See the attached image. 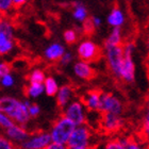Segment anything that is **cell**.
<instances>
[{
  "mask_svg": "<svg viewBox=\"0 0 149 149\" xmlns=\"http://www.w3.org/2000/svg\"><path fill=\"white\" fill-rule=\"evenodd\" d=\"M147 48H148V51H149V40H147Z\"/></svg>",
  "mask_w": 149,
  "mask_h": 149,
  "instance_id": "cell-42",
  "label": "cell"
},
{
  "mask_svg": "<svg viewBox=\"0 0 149 149\" xmlns=\"http://www.w3.org/2000/svg\"><path fill=\"white\" fill-rule=\"evenodd\" d=\"M99 125L101 130L104 131L106 133H115L123 128L124 120L118 115L110 114V113H101Z\"/></svg>",
  "mask_w": 149,
  "mask_h": 149,
  "instance_id": "cell-9",
  "label": "cell"
},
{
  "mask_svg": "<svg viewBox=\"0 0 149 149\" xmlns=\"http://www.w3.org/2000/svg\"><path fill=\"white\" fill-rule=\"evenodd\" d=\"M103 149H126V147L123 145L119 139H114V140L108 141Z\"/></svg>",
  "mask_w": 149,
  "mask_h": 149,
  "instance_id": "cell-28",
  "label": "cell"
},
{
  "mask_svg": "<svg viewBox=\"0 0 149 149\" xmlns=\"http://www.w3.org/2000/svg\"><path fill=\"white\" fill-rule=\"evenodd\" d=\"M76 125L68 118L63 116L62 114L53 121L50 128L49 134L51 136L52 143L62 144V145H67L69 141V137L76 129Z\"/></svg>",
  "mask_w": 149,
  "mask_h": 149,
  "instance_id": "cell-2",
  "label": "cell"
},
{
  "mask_svg": "<svg viewBox=\"0 0 149 149\" xmlns=\"http://www.w3.org/2000/svg\"><path fill=\"white\" fill-rule=\"evenodd\" d=\"M62 115L72 120L76 126L86 125V109L81 100H74L63 110Z\"/></svg>",
  "mask_w": 149,
  "mask_h": 149,
  "instance_id": "cell-6",
  "label": "cell"
},
{
  "mask_svg": "<svg viewBox=\"0 0 149 149\" xmlns=\"http://www.w3.org/2000/svg\"><path fill=\"white\" fill-rule=\"evenodd\" d=\"M92 130L87 125L77 126L67 143L68 149H84L91 147Z\"/></svg>",
  "mask_w": 149,
  "mask_h": 149,
  "instance_id": "cell-3",
  "label": "cell"
},
{
  "mask_svg": "<svg viewBox=\"0 0 149 149\" xmlns=\"http://www.w3.org/2000/svg\"><path fill=\"white\" fill-rule=\"evenodd\" d=\"M45 80H46V74H45L44 70H42V69H34L28 76L29 83L44 84V81Z\"/></svg>",
  "mask_w": 149,
  "mask_h": 149,
  "instance_id": "cell-22",
  "label": "cell"
},
{
  "mask_svg": "<svg viewBox=\"0 0 149 149\" xmlns=\"http://www.w3.org/2000/svg\"><path fill=\"white\" fill-rule=\"evenodd\" d=\"M74 72L78 78L82 80L90 81L96 77V70L91 66L90 63L78 61L74 65Z\"/></svg>",
  "mask_w": 149,
  "mask_h": 149,
  "instance_id": "cell-14",
  "label": "cell"
},
{
  "mask_svg": "<svg viewBox=\"0 0 149 149\" xmlns=\"http://www.w3.org/2000/svg\"><path fill=\"white\" fill-rule=\"evenodd\" d=\"M52 143L49 132L45 131H35L30 133L29 137L19 146L22 149H46Z\"/></svg>",
  "mask_w": 149,
  "mask_h": 149,
  "instance_id": "cell-7",
  "label": "cell"
},
{
  "mask_svg": "<svg viewBox=\"0 0 149 149\" xmlns=\"http://www.w3.org/2000/svg\"><path fill=\"white\" fill-rule=\"evenodd\" d=\"M12 72V66L8 62H0V74L1 77L4 74H9Z\"/></svg>",
  "mask_w": 149,
  "mask_h": 149,
  "instance_id": "cell-34",
  "label": "cell"
},
{
  "mask_svg": "<svg viewBox=\"0 0 149 149\" xmlns=\"http://www.w3.org/2000/svg\"><path fill=\"white\" fill-rule=\"evenodd\" d=\"M120 79L126 83H132L135 79V65H134L132 54L124 53V61L121 65Z\"/></svg>",
  "mask_w": 149,
  "mask_h": 149,
  "instance_id": "cell-11",
  "label": "cell"
},
{
  "mask_svg": "<svg viewBox=\"0 0 149 149\" xmlns=\"http://www.w3.org/2000/svg\"><path fill=\"white\" fill-rule=\"evenodd\" d=\"M123 34H121V28H113L111 33L108 36L104 43H103V48L113 46H121L123 44Z\"/></svg>",
  "mask_w": 149,
  "mask_h": 149,
  "instance_id": "cell-17",
  "label": "cell"
},
{
  "mask_svg": "<svg viewBox=\"0 0 149 149\" xmlns=\"http://www.w3.org/2000/svg\"><path fill=\"white\" fill-rule=\"evenodd\" d=\"M45 92L44 84H37V83H29L25 87V94L26 96L30 98H37Z\"/></svg>",
  "mask_w": 149,
  "mask_h": 149,
  "instance_id": "cell-21",
  "label": "cell"
},
{
  "mask_svg": "<svg viewBox=\"0 0 149 149\" xmlns=\"http://www.w3.org/2000/svg\"><path fill=\"white\" fill-rule=\"evenodd\" d=\"M63 37H64L65 43L68 44V45H74V44L78 40V38H79L77 31L74 30V29H68V30H66V31L64 32V34H63Z\"/></svg>",
  "mask_w": 149,
  "mask_h": 149,
  "instance_id": "cell-26",
  "label": "cell"
},
{
  "mask_svg": "<svg viewBox=\"0 0 149 149\" xmlns=\"http://www.w3.org/2000/svg\"><path fill=\"white\" fill-rule=\"evenodd\" d=\"M124 111V106L117 97L111 93L101 94V104H100V113H110L120 116Z\"/></svg>",
  "mask_w": 149,
  "mask_h": 149,
  "instance_id": "cell-8",
  "label": "cell"
},
{
  "mask_svg": "<svg viewBox=\"0 0 149 149\" xmlns=\"http://www.w3.org/2000/svg\"><path fill=\"white\" fill-rule=\"evenodd\" d=\"M106 51V59L110 70L115 77L120 79V70L124 61V48L121 46H113L103 48Z\"/></svg>",
  "mask_w": 149,
  "mask_h": 149,
  "instance_id": "cell-5",
  "label": "cell"
},
{
  "mask_svg": "<svg viewBox=\"0 0 149 149\" xmlns=\"http://www.w3.org/2000/svg\"><path fill=\"white\" fill-rule=\"evenodd\" d=\"M101 94L102 92L99 90H92L84 94L81 98V102L83 103L86 111L88 112H100L101 104Z\"/></svg>",
  "mask_w": 149,
  "mask_h": 149,
  "instance_id": "cell-10",
  "label": "cell"
},
{
  "mask_svg": "<svg viewBox=\"0 0 149 149\" xmlns=\"http://www.w3.org/2000/svg\"><path fill=\"white\" fill-rule=\"evenodd\" d=\"M15 83V80H14V77H13L12 74H4L1 77V85L4 87H11L14 85Z\"/></svg>",
  "mask_w": 149,
  "mask_h": 149,
  "instance_id": "cell-32",
  "label": "cell"
},
{
  "mask_svg": "<svg viewBox=\"0 0 149 149\" xmlns=\"http://www.w3.org/2000/svg\"><path fill=\"white\" fill-rule=\"evenodd\" d=\"M119 140L123 143V145L126 147V149H147L132 137H125V139H119Z\"/></svg>",
  "mask_w": 149,
  "mask_h": 149,
  "instance_id": "cell-24",
  "label": "cell"
},
{
  "mask_svg": "<svg viewBox=\"0 0 149 149\" xmlns=\"http://www.w3.org/2000/svg\"><path fill=\"white\" fill-rule=\"evenodd\" d=\"M14 125H15V123H14L8 115L0 111V127L3 128L4 130H8L9 128L13 127Z\"/></svg>",
  "mask_w": 149,
  "mask_h": 149,
  "instance_id": "cell-27",
  "label": "cell"
},
{
  "mask_svg": "<svg viewBox=\"0 0 149 149\" xmlns=\"http://www.w3.org/2000/svg\"><path fill=\"white\" fill-rule=\"evenodd\" d=\"M91 18H92V22H93L95 28H98V27L101 26V19H100L99 17H97V16H92Z\"/></svg>",
  "mask_w": 149,
  "mask_h": 149,
  "instance_id": "cell-37",
  "label": "cell"
},
{
  "mask_svg": "<svg viewBox=\"0 0 149 149\" xmlns=\"http://www.w3.org/2000/svg\"><path fill=\"white\" fill-rule=\"evenodd\" d=\"M15 47L14 37L3 34L0 32V56H6L10 53Z\"/></svg>",
  "mask_w": 149,
  "mask_h": 149,
  "instance_id": "cell-18",
  "label": "cell"
},
{
  "mask_svg": "<svg viewBox=\"0 0 149 149\" xmlns=\"http://www.w3.org/2000/svg\"><path fill=\"white\" fill-rule=\"evenodd\" d=\"M14 8L13 0H0V12L4 17L9 16V13L12 12Z\"/></svg>",
  "mask_w": 149,
  "mask_h": 149,
  "instance_id": "cell-25",
  "label": "cell"
},
{
  "mask_svg": "<svg viewBox=\"0 0 149 149\" xmlns=\"http://www.w3.org/2000/svg\"><path fill=\"white\" fill-rule=\"evenodd\" d=\"M142 134L143 136L149 141V112H146V114L144 116V120L142 124Z\"/></svg>",
  "mask_w": 149,
  "mask_h": 149,
  "instance_id": "cell-29",
  "label": "cell"
},
{
  "mask_svg": "<svg viewBox=\"0 0 149 149\" xmlns=\"http://www.w3.org/2000/svg\"><path fill=\"white\" fill-rule=\"evenodd\" d=\"M28 111H29V115H30V117L31 118H35L37 117L40 113V106L37 104V103H33L32 102L28 108Z\"/></svg>",
  "mask_w": 149,
  "mask_h": 149,
  "instance_id": "cell-33",
  "label": "cell"
},
{
  "mask_svg": "<svg viewBox=\"0 0 149 149\" xmlns=\"http://www.w3.org/2000/svg\"><path fill=\"white\" fill-rule=\"evenodd\" d=\"M16 149H22V148H19V147H18V148H16Z\"/></svg>",
  "mask_w": 149,
  "mask_h": 149,
  "instance_id": "cell-44",
  "label": "cell"
},
{
  "mask_svg": "<svg viewBox=\"0 0 149 149\" xmlns=\"http://www.w3.org/2000/svg\"><path fill=\"white\" fill-rule=\"evenodd\" d=\"M95 26H94L93 22H92V18L88 17V18L83 22V32L84 34L86 35H92L95 31Z\"/></svg>",
  "mask_w": 149,
  "mask_h": 149,
  "instance_id": "cell-31",
  "label": "cell"
},
{
  "mask_svg": "<svg viewBox=\"0 0 149 149\" xmlns=\"http://www.w3.org/2000/svg\"><path fill=\"white\" fill-rule=\"evenodd\" d=\"M74 88L69 84H64L60 86L59 92L56 94V104L60 109L64 110L69 103L72 102V98L74 97Z\"/></svg>",
  "mask_w": 149,
  "mask_h": 149,
  "instance_id": "cell-13",
  "label": "cell"
},
{
  "mask_svg": "<svg viewBox=\"0 0 149 149\" xmlns=\"http://www.w3.org/2000/svg\"><path fill=\"white\" fill-rule=\"evenodd\" d=\"M44 88H45V93L48 95V96L52 97L56 96V94L59 92V85H58V82L53 77L49 76V77H46V80L44 81Z\"/></svg>",
  "mask_w": 149,
  "mask_h": 149,
  "instance_id": "cell-20",
  "label": "cell"
},
{
  "mask_svg": "<svg viewBox=\"0 0 149 149\" xmlns=\"http://www.w3.org/2000/svg\"><path fill=\"white\" fill-rule=\"evenodd\" d=\"M78 58L80 61L86 63H93L99 61L101 58L102 50L96 43L90 40H85L79 44L77 48Z\"/></svg>",
  "mask_w": 149,
  "mask_h": 149,
  "instance_id": "cell-4",
  "label": "cell"
},
{
  "mask_svg": "<svg viewBox=\"0 0 149 149\" xmlns=\"http://www.w3.org/2000/svg\"><path fill=\"white\" fill-rule=\"evenodd\" d=\"M65 53V48L62 44L52 43L47 47L44 51V56L50 62H58L62 59V56Z\"/></svg>",
  "mask_w": 149,
  "mask_h": 149,
  "instance_id": "cell-15",
  "label": "cell"
},
{
  "mask_svg": "<svg viewBox=\"0 0 149 149\" xmlns=\"http://www.w3.org/2000/svg\"><path fill=\"white\" fill-rule=\"evenodd\" d=\"M0 85H1V74H0Z\"/></svg>",
  "mask_w": 149,
  "mask_h": 149,
  "instance_id": "cell-43",
  "label": "cell"
},
{
  "mask_svg": "<svg viewBox=\"0 0 149 149\" xmlns=\"http://www.w3.org/2000/svg\"><path fill=\"white\" fill-rule=\"evenodd\" d=\"M72 16L74 18L79 22L83 24L88 18V12H87L86 6L80 2L74 3V10H72Z\"/></svg>",
  "mask_w": 149,
  "mask_h": 149,
  "instance_id": "cell-19",
  "label": "cell"
},
{
  "mask_svg": "<svg viewBox=\"0 0 149 149\" xmlns=\"http://www.w3.org/2000/svg\"><path fill=\"white\" fill-rule=\"evenodd\" d=\"M74 60V56H72V52H65L64 56H62V59L60 60V65L62 66H66L68 65L69 63H72V61Z\"/></svg>",
  "mask_w": 149,
  "mask_h": 149,
  "instance_id": "cell-35",
  "label": "cell"
},
{
  "mask_svg": "<svg viewBox=\"0 0 149 149\" xmlns=\"http://www.w3.org/2000/svg\"><path fill=\"white\" fill-rule=\"evenodd\" d=\"M3 18H4V16H3L2 14H1V12H0V22H1V20H2Z\"/></svg>",
  "mask_w": 149,
  "mask_h": 149,
  "instance_id": "cell-40",
  "label": "cell"
},
{
  "mask_svg": "<svg viewBox=\"0 0 149 149\" xmlns=\"http://www.w3.org/2000/svg\"><path fill=\"white\" fill-rule=\"evenodd\" d=\"M84 149H96V148H95V147H92V146H91V147H87V148H84Z\"/></svg>",
  "mask_w": 149,
  "mask_h": 149,
  "instance_id": "cell-41",
  "label": "cell"
},
{
  "mask_svg": "<svg viewBox=\"0 0 149 149\" xmlns=\"http://www.w3.org/2000/svg\"><path fill=\"white\" fill-rule=\"evenodd\" d=\"M0 111L8 115L16 125L22 127H25L31 118L26 103L11 96L0 97Z\"/></svg>",
  "mask_w": 149,
  "mask_h": 149,
  "instance_id": "cell-1",
  "label": "cell"
},
{
  "mask_svg": "<svg viewBox=\"0 0 149 149\" xmlns=\"http://www.w3.org/2000/svg\"><path fill=\"white\" fill-rule=\"evenodd\" d=\"M46 149H68L67 145H62V144L51 143Z\"/></svg>",
  "mask_w": 149,
  "mask_h": 149,
  "instance_id": "cell-36",
  "label": "cell"
},
{
  "mask_svg": "<svg viewBox=\"0 0 149 149\" xmlns=\"http://www.w3.org/2000/svg\"><path fill=\"white\" fill-rule=\"evenodd\" d=\"M108 24L113 28H120L125 24V15L124 12L120 10L118 6H115L111 10L109 16H108Z\"/></svg>",
  "mask_w": 149,
  "mask_h": 149,
  "instance_id": "cell-16",
  "label": "cell"
},
{
  "mask_svg": "<svg viewBox=\"0 0 149 149\" xmlns=\"http://www.w3.org/2000/svg\"><path fill=\"white\" fill-rule=\"evenodd\" d=\"M0 32L3 33V34L14 37V26H13L12 22L8 17H4L0 22Z\"/></svg>",
  "mask_w": 149,
  "mask_h": 149,
  "instance_id": "cell-23",
  "label": "cell"
},
{
  "mask_svg": "<svg viewBox=\"0 0 149 149\" xmlns=\"http://www.w3.org/2000/svg\"><path fill=\"white\" fill-rule=\"evenodd\" d=\"M25 3H26V1H24V0H13V4H14V8H15V9L24 6Z\"/></svg>",
  "mask_w": 149,
  "mask_h": 149,
  "instance_id": "cell-38",
  "label": "cell"
},
{
  "mask_svg": "<svg viewBox=\"0 0 149 149\" xmlns=\"http://www.w3.org/2000/svg\"><path fill=\"white\" fill-rule=\"evenodd\" d=\"M0 149H16L15 144L10 141L6 135L0 134Z\"/></svg>",
  "mask_w": 149,
  "mask_h": 149,
  "instance_id": "cell-30",
  "label": "cell"
},
{
  "mask_svg": "<svg viewBox=\"0 0 149 149\" xmlns=\"http://www.w3.org/2000/svg\"><path fill=\"white\" fill-rule=\"evenodd\" d=\"M29 135H30V133L25 127L16 124L13 127L9 128L8 130H6V136L10 141H12L14 144H18V146H20L28 139Z\"/></svg>",
  "mask_w": 149,
  "mask_h": 149,
  "instance_id": "cell-12",
  "label": "cell"
},
{
  "mask_svg": "<svg viewBox=\"0 0 149 149\" xmlns=\"http://www.w3.org/2000/svg\"><path fill=\"white\" fill-rule=\"evenodd\" d=\"M147 112H149V97L147 99Z\"/></svg>",
  "mask_w": 149,
  "mask_h": 149,
  "instance_id": "cell-39",
  "label": "cell"
}]
</instances>
